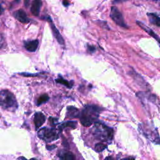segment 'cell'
I'll use <instances>...</instances> for the list:
<instances>
[{
    "label": "cell",
    "mask_w": 160,
    "mask_h": 160,
    "mask_svg": "<svg viewBox=\"0 0 160 160\" xmlns=\"http://www.w3.org/2000/svg\"><path fill=\"white\" fill-rule=\"evenodd\" d=\"M147 16L148 17L149 22L158 27H160V18L158 15L153 12H148L147 13Z\"/></svg>",
    "instance_id": "obj_15"
},
{
    "label": "cell",
    "mask_w": 160,
    "mask_h": 160,
    "mask_svg": "<svg viewBox=\"0 0 160 160\" xmlns=\"http://www.w3.org/2000/svg\"><path fill=\"white\" fill-rule=\"evenodd\" d=\"M18 159H19V160H28V159H26L25 158H24V157H19Z\"/></svg>",
    "instance_id": "obj_28"
},
{
    "label": "cell",
    "mask_w": 160,
    "mask_h": 160,
    "mask_svg": "<svg viewBox=\"0 0 160 160\" xmlns=\"http://www.w3.org/2000/svg\"><path fill=\"white\" fill-rule=\"evenodd\" d=\"M14 16L16 19L22 23H28L29 22V19L28 18L25 11L21 9L14 12Z\"/></svg>",
    "instance_id": "obj_10"
},
{
    "label": "cell",
    "mask_w": 160,
    "mask_h": 160,
    "mask_svg": "<svg viewBox=\"0 0 160 160\" xmlns=\"http://www.w3.org/2000/svg\"><path fill=\"white\" fill-rule=\"evenodd\" d=\"M88 50L90 51V52H94V50H95V48L92 46H88Z\"/></svg>",
    "instance_id": "obj_24"
},
{
    "label": "cell",
    "mask_w": 160,
    "mask_h": 160,
    "mask_svg": "<svg viewBox=\"0 0 160 160\" xmlns=\"http://www.w3.org/2000/svg\"><path fill=\"white\" fill-rule=\"evenodd\" d=\"M30 160H37V159H35V158H32V159H31Z\"/></svg>",
    "instance_id": "obj_29"
},
{
    "label": "cell",
    "mask_w": 160,
    "mask_h": 160,
    "mask_svg": "<svg viewBox=\"0 0 160 160\" xmlns=\"http://www.w3.org/2000/svg\"><path fill=\"white\" fill-rule=\"evenodd\" d=\"M39 45V41L38 39L28 41L24 42V48L30 52H34L37 49Z\"/></svg>",
    "instance_id": "obj_13"
},
{
    "label": "cell",
    "mask_w": 160,
    "mask_h": 160,
    "mask_svg": "<svg viewBox=\"0 0 160 160\" xmlns=\"http://www.w3.org/2000/svg\"><path fill=\"white\" fill-rule=\"evenodd\" d=\"M129 74L133 78V79L137 82V84H138L141 88L149 91V89L151 88L150 86H149L148 83H147L145 81V80L143 79V78L140 74H139L136 71H134V69H132Z\"/></svg>",
    "instance_id": "obj_7"
},
{
    "label": "cell",
    "mask_w": 160,
    "mask_h": 160,
    "mask_svg": "<svg viewBox=\"0 0 160 160\" xmlns=\"http://www.w3.org/2000/svg\"><path fill=\"white\" fill-rule=\"evenodd\" d=\"M41 6H42V2L41 1L36 0L32 2L31 6V11L34 16H38L39 15Z\"/></svg>",
    "instance_id": "obj_14"
},
{
    "label": "cell",
    "mask_w": 160,
    "mask_h": 160,
    "mask_svg": "<svg viewBox=\"0 0 160 160\" xmlns=\"http://www.w3.org/2000/svg\"><path fill=\"white\" fill-rule=\"evenodd\" d=\"M109 16H110V18L112 19V21L116 24H118L121 27L128 28V26L124 22V19L121 12L116 6L111 7Z\"/></svg>",
    "instance_id": "obj_6"
},
{
    "label": "cell",
    "mask_w": 160,
    "mask_h": 160,
    "mask_svg": "<svg viewBox=\"0 0 160 160\" xmlns=\"http://www.w3.org/2000/svg\"><path fill=\"white\" fill-rule=\"evenodd\" d=\"M62 3H63V4H64V6H68V5H69V2L68 1H63V2H62Z\"/></svg>",
    "instance_id": "obj_25"
},
{
    "label": "cell",
    "mask_w": 160,
    "mask_h": 160,
    "mask_svg": "<svg viewBox=\"0 0 160 160\" xmlns=\"http://www.w3.org/2000/svg\"><path fill=\"white\" fill-rule=\"evenodd\" d=\"M49 122H51V124H56V122H57L58 119H56V118H53L51 117V118H49Z\"/></svg>",
    "instance_id": "obj_22"
},
{
    "label": "cell",
    "mask_w": 160,
    "mask_h": 160,
    "mask_svg": "<svg viewBox=\"0 0 160 160\" xmlns=\"http://www.w3.org/2000/svg\"><path fill=\"white\" fill-rule=\"evenodd\" d=\"M106 148V146L103 143H97L95 145V151L97 152H101L104 149H105Z\"/></svg>",
    "instance_id": "obj_21"
},
{
    "label": "cell",
    "mask_w": 160,
    "mask_h": 160,
    "mask_svg": "<svg viewBox=\"0 0 160 160\" xmlns=\"http://www.w3.org/2000/svg\"><path fill=\"white\" fill-rule=\"evenodd\" d=\"M93 129L94 136L102 141L110 140L113 136V130L100 122L96 123Z\"/></svg>",
    "instance_id": "obj_3"
},
{
    "label": "cell",
    "mask_w": 160,
    "mask_h": 160,
    "mask_svg": "<svg viewBox=\"0 0 160 160\" xmlns=\"http://www.w3.org/2000/svg\"><path fill=\"white\" fill-rule=\"evenodd\" d=\"M51 28L52 34H53L54 38H56V39L57 40V41L58 42V43L61 45H64V41L63 38L62 37L61 34L59 32L57 28L55 26V25L51 21Z\"/></svg>",
    "instance_id": "obj_12"
},
{
    "label": "cell",
    "mask_w": 160,
    "mask_h": 160,
    "mask_svg": "<svg viewBox=\"0 0 160 160\" xmlns=\"http://www.w3.org/2000/svg\"><path fill=\"white\" fill-rule=\"evenodd\" d=\"M141 131L144 136L149 139L152 142L156 144H160V137L157 128L148 126H142Z\"/></svg>",
    "instance_id": "obj_5"
},
{
    "label": "cell",
    "mask_w": 160,
    "mask_h": 160,
    "mask_svg": "<svg viewBox=\"0 0 160 160\" xmlns=\"http://www.w3.org/2000/svg\"><path fill=\"white\" fill-rule=\"evenodd\" d=\"M76 124H77L76 121H67L62 124L61 126H59V129L61 128V129H62L64 128H67V127L74 129L76 128Z\"/></svg>",
    "instance_id": "obj_18"
},
{
    "label": "cell",
    "mask_w": 160,
    "mask_h": 160,
    "mask_svg": "<svg viewBox=\"0 0 160 160\" xmlns=\"http://www.w3.org/2000/svg\"><path fill=\"white\" fill-rule=\"evenodd\" d=\"M38 135L39 138L47 142L55 141L59 138V134L54 128H43L38 131Z\"/></svg>",
    "instance_id": "obj_4"
},
{
    "label": "cell",
    "mask_w": 160,
    "mask_h": 160,
    "mask_svg": "<svg viewBox=\"0 0 160 160\" xmlns=\"http://www.w3.org/2000/svg\"><path fill=\"white\" fill-rule=\"evenodd\" d=\"M46 117L41 112H37L34 114V122L35 124V127L36 129L40 128L45 122Z\"/></svg>",
    "instance_id": "obj_11"
},
{
    "label": "cell",
    "mask_w": 160,
    "mask_h": 160,
    "mask_svg": "<svg viewBox=\"0 0 160 160\" xmlns=\"http://www.w3.org/2000/svg\"><path fill=\"white\" fill-rule=\"evenodd\" d=\"M121 160H135V159L134 158H126L122 159Z\"/></svg>",
    "instance_id": "obj_27"
},
{
    "label": "cell",
    "mask_w": 160,
    "mask_h": 160,
    "mask_svg": "<svg viewBox=\"0 0 160 160\" xmlns=\"http://www.w3.org/2000/svg\"><path fill=\"white\" fill-rule=\"evenodd\" d=\"M56 148V145H47L46 146V148L49 151H51V150L55 149Z\"/></svg>",
    "instance_id": "obj_23"
},
{
    "label": "cell",
    "mask_w": 160,
    "mask_h": 160,
    "mask_svg": "<svg viewBox=\"0 0 160 160\" xmlns=\"http://www.w3.org/2000/svg\"><path fill=\"white\" fill-rule=\"evenodd\" d=\"M136 23L138 24V25L144 31H146L148 34H149L151 37H152L153 38H154L158 42V43L159 44V46H160V37L156 34L151 28H149L148 26H147L145 24H144L143 22H141V21H136Z\"/></svg>",
    "instance_id": "obj_9"
},
{
    "label": "cell",
    "mask_w": 160,
    "mask_h": 160,
    "mask_svg": "<svg viewBox=\"0 0 160 160\" xmlns=\"http://www.w3.org/2000/svg\"><path fill=\"white\" fill-rule=\"evenodd\" d=\"M67 116L71 118H79V111L74 106H68L67 108Z\"/></svg>",
    "instance_id": "obj_16"
},
{
    "label": "cell",
    "mask_w": 160,
    "mask_h": 160,
    "mask_svg": "<svg viewBox=\"0 0 160 160\" xmlns=\"http://www.w3.org/2000/svg\"><path fill=\"white\" fill-rule=\"evenodd\" d=\"M101 109L96 105H86L80 112V121L82 126L88 127L98 119Z\"/></svg>",
    "instance_id": "obj_1"
},
{
    "label": "cell",
    "mask_w": 160,
    "mask_h": 160,
    "mask_svg": "<svg viewBox=\"0 0 160 160\" xmlns=\"http://www.w3.org/2000/svg\"><path fill=\"white\" fill-rule=\"evenodd\" d=\"M104 160H114V159L111 156H108Z\"/></svg>",
    "instance_id": "obj_26"
},
{
    "label": "cell",
    "mask_w": 160,
    "mask_h": 160,
    "mask_svg": "<svg viewBox=\"0 0 160 160\" xmlns=\"http://www.w3.org/2000/svg\"><path fill=\"white\" fill-rule=\"evenodd\" d=\"M136 96L141 100L147 99L148 101L152 103H155L156 101H157L156 96L155 94H153L149 92V91L138 92L136 93Z\"/></svg>",
    "instance_id": "obj_8"
},
{
    "label": "cell",
    "mask_w": 160,
    "mask_h": 160,
    "mask_svg": "<svg viewBox=\"0 0 160 160\" xmlns=\"http://www.w3.org/2000/svg\"><path fill=\"white\" fill-rule=\"evenodd\" d=\"M49 96L48 94H42L41 96H40L39 97V98L38 99V101H37V105L38 106H39L46 102H47L48 100H49Z\"/></svg>",
    "instance_id": "obj_19"
},
{
    "label": "cell",
    "mask_w": 160,
    "mask_h": 160,
    "mask_svg": "<svg viewBox=\"0 0 160 160\" xmlns=\"http://www.w3.org/2000/svg\"><path fill=\"white\" fill-rule=\"evenodd\" d=\"M60 160H76V158L71 152L66 151L61 154Z\"/></svg>",
    "instance_id": "obj_17"
},
{
    "label": "cell",
    "mask_w": 160,
    "mask_h": 160,
    "mask_svg": "<svg viewBox=\"0 0 160 160\" xmlns=\"http://www.w3.org/2000/svg\"><path fill=\"white\" fill-rule=\"evenodd\" d=\"M0 104L4 109L9 111H15L18 107L15 96L7 89H2L1 91Z\"/></svg>",
    "instance_id": "obj_2"
},
{
    "label": "cell",
    "mask_w": 160,
    "mask_h": 160,
    "mask_svg": "<svg viewBox=\"0 0 160 160\" xmlns=\"http://www.w3.org/2000/svg\"><path fill=\"white\" fill-rule=\"evenodd\" d=\"M56 82L57 83H59V84H63L64 86H66V87H68V88H71L72 87V84L70 83V82L68 81L67 80L62 78H59L56 79H55Z\"/></svg>",
    "instance_id": "obj_20"
}]
</instances>
